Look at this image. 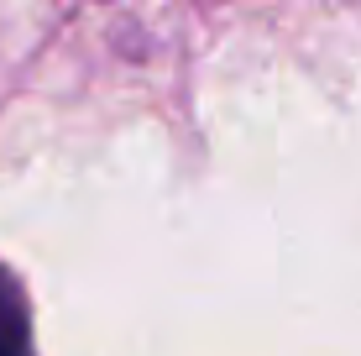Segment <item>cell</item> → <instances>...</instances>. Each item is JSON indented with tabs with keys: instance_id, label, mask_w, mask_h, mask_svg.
I'll return each mask as SVG.
<instances>
[{
	"instance_id": "cell-1",
	"label": "cell",
	"mask_w": 361,
	"mask_h": 356,
	"mask_svg": "<svg viewBox=\"0 0 361 356\" xmlns=\"http://www.w3.org/2000/svg\"><path fill=\"white\" fill-rule=\"evenodd\" d=\"M0 356H32V314L6 267H0Z\"/></svg>"
}]
</instances>
